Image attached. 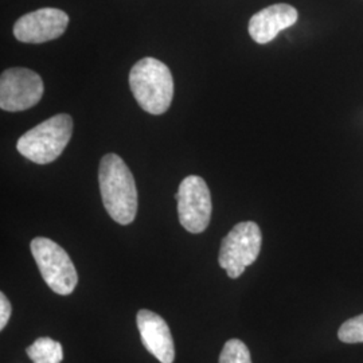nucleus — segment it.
<instances>
[{
    "instance_id": "f257e3e1",
    "label": "nucleus",
    "mask_w": 363,
    "mask_h": 363,
    "mask_svg": "<svg viewBox=\"0 0 363 363\" xmlns=\"http://www.w3.org/2000/svg\"><path fill=\"white\" fill-rule=\"evenodd\" d=\"M99 182L103 203L111 218L120 225L132 223L138 213V190L124 160L116 154L103 156Z\"/></svg>"
},
{
    "instance_id": "f03ea898",
    "label": "nucleus",
    "mask_w": 363,
    "mask_h": 363,
    "mask_svg": "<svg viewBox=\"0 0 363 363\" xmlns=\"http://www.w3.org/2000/svg\"><path fill=\"white\" fill-rule=\"evenodd\" d=\"M130 86L138 104L147 113L162 115L172 103L174 78L162 61L145 57L130 69Z\"/></svg>"
},
{
    "instance_id": "7ed1b4c3",
    "label": "nucleus",
    "mask_w": 363,
    "mask_h": 363,
    "mask_svg": "<svg viewBox=\"0 0 363 363\" xmlns=\"http://www.w3.org/2000/svg\"><path fill=\"white\" fill-rule=\"evenodd\" d=\"M73 118L60 113L27 130L16 143L21 155L37 164H48L58 159L72 139Z\"/></svg>"
},
{
    "instance_id": "20e7f679",
    "label": "nucleus",
    "mask_w": 363,
    "mask_h": 363,
    "mask_svg": "<svg viewBox=\"0 0 363 363\" xmlns=\"http://www.w3.org/2000/svg\"><path fill=\"white\" fill-rule=\"evenodd\" d=\"M30 249L45 283L58 295H70L77 286L78 273L65 249L46 237H37Z\"/></svg>"
},
{
    "instance_id": "39448f33",
    "label": "nucleus",
    "mask_w": 363,
    "mask_h": 363,
    "mask_svg": "<svg viewBox=\"0 0 363 363\" xmlns=\"http://www.w3.org/2000/svg\"><path fill=\"white\" fill-rule=\"evenodd\" d=\"M262 234L256 222H240L222 240L218 262L230 279H238L257 257Z\"/></svg>"
},
{
    "instance_id": "423d86ee",
    "label": "nucleus",
    "mask_w": 363,
    "mask_h": 363,
    "mask_svg": "<svg viewBox=\"0 0 363 363\" xmlns=\"http://www.w3.org/2000/svg\"><path fill=\"white\" fill-rule=\"evenodd\" d=\"M43 81L38 73L25 67H11L0 77V108L22 112L38 104L43 96Z\"/></svg>"
},
{
    "instance_id": "0eeeda50",
    "label": "nucleus",
    "mask_w": 363,
    "mask_h": 363,
    "mask_svg": "<svg viewBox=\"0 0 363 363\" xmlns=\"http://www.w3.org/2000/svg\"><path fill=\"white\" fill-rule=\"evenodd\" d=\"M175 196L182 226L193 234L205 232L213 208L208 183L201 177L190 175L182 181L179 191Z\"/></svg>"
},
{
    "instance_id": "6e6552de",
    "label": "nucleus",
    "mask_w": 363,
    "mask_h": 363,
    "mask_svg": "<svg viewBox=\"0 0 363 363\" xmlns=\"http://www.w3.org/2000/svg\"><path fill=\"white\" fill-rule=\"evenodd\" d=\"M69 16L60 9H39L21 16L15 26V38L25 43H45L60 38L67 28Z\"/></svg>"
},
{
    "instance_id": "1a4fd4ad",
    "label": "nucleus",
    "mask_w": 363,
    "mask_h": 363,
    "mask_svg": "<svg viewBox=\"0 0 363 363\" xmlns=\"http://www.w3.org/2000/svg\"><path fill=\"white\" fill-rule=\"evenodd\" d=\"M138 328L144 347L160 363H172L175 359V346L169 327L160 315L150 310H140L136 316Z\"/></svg>"
},
{
    "instance_id": "9d476101",
    "label": "nucleus",
    "mask_w": 363,
    "mask_h": 363,
    "mask_svg": "<svg viewBox=\"0 0 363 363\" xmlns=\"http://www.w3.org/2000/svg\"><path fill=\"white\" fill-rule=\"evenodd\" d=\"M298 19V10L291 4H272L250 18L249 34L255 42L265 45L272 42L280 31L294 26Z\"/></svg>"
},
{
    "instance_id": "9b49d317",
    "label": "nucleus",
    "mask_w": 363,
    "mask_h": 363,
    "mask_svg": "<svg viewBox=\"0 0 363 363\" xmlns=\"http://www.w3.org/2000/svg\"><path fill=\"white\" fill-rule=\"evenodd\" d=\"M26 352L34 363H61L64 359L61 343L52 340V337H38L27 347Z\"/></svg>"
},
{
    "instance_id": "f8f14e48",
    "label": "nucleus",
    "mask_w": 363,
    "mask_h": 363,
    "mask_svg": "<svg viewBox=\"0 0 363 363\" xmlns=\"http://www.w3.org/2000/svg\"><path fill=\"white\" fill-rule=\"evenodd\" d=\"M220 363H252L250 351L242 340L230 339L220 351Z\"/></svg>"
},
{
    "instance_id": "ddd939ff",
    "label": "nucleus",
    "mask_w": 363,
    "mask_h": 363,
    "mask_svg": "<svg viewBox=\"0 0 363 363\" xmlns=\"http://www.w3.org/2000/svg\"><path fill=\"white\" fill-rule=\"evenodd\" d=\"M337 337L340 339V342L347 345L363 343V313L351 318L340 325Z\"/></svg>"
},
{
    "instance_id": "4468645a",
    "label": "nucleus",
    "mask_w": 363,
    "mask_h": 363,
    "mask_svg": "<svg viewBox=\"0 0 363 363\" xmlns=\"http://www.w3.org/2000/svg\"><path fill=\"white\" fill-rule=\"evenodd\" d=\"M11 312H13L11 303L9 301V298H6V295L1 292L0 294V330H4V327L9 323Z\"/></svg>"
}]
</instances>
